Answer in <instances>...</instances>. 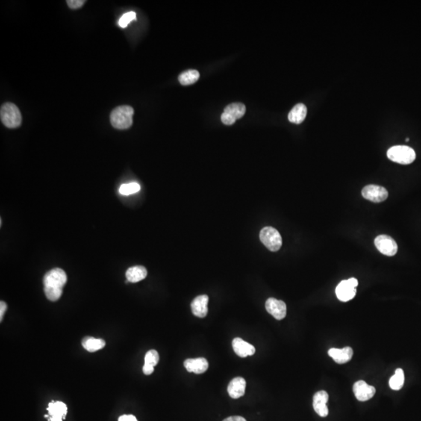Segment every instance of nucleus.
<instances>
[{
    "mask_svg": "<svg viewBox=\"0 0 421 421\" xmlns=\"http://www.w3.org/2000/svg\"><path fill=\"white\" fill-rule=\"evenodd\" d=\"M67 282V275L63 269H51L43 278L44 292L47 299L57 301L63 294V289Z\"/></svg>",
    "mask_w": 421,
    "mask_h": 421,
    "instance_id": "nucleus-1",
    "label": "nucleus"
},
{
    "mask_svg": "<svg viewBox=\"0 0 421 421\" xmlns=\"http://www.w3.org/2000/svg\"><path fill=\"white\" fill-rule=\"evenodd\" d=\"M134 113V109L130 106L116 107L110 115V122L114 128L127 130L132 126Z\"/></svg>",
    "mask_w": 421,
    "mask_h": 421,
    "instance_id": "nucleus-2",
    "label": "nucleus"
},
{
    "mask_svg": "<svg viewBox=\"0 0 421 421\" xmlns=\"http://www.w3.org/2000/svg\"><path fill=\"white\" fill-rule=\"evenodd\" d=\"M0 118L3 124L8 128H16L22 122V116L16 104L7 102L3 104L0 110Z\"/></svg>",
    "mask_w": 421,
    "mask_h": 421,
    "instance_id": "nucleus-3",
    "label": "nucleus"
},
{
    "mask_svg": "<svg viewBox=\"0 0 421 421\" xmlns=\"http://www.w3.org/2000/svg\"><path fill=\"white\" fill-rule=\"evenodd\" d=\"M387 156L391 161L402 165L411 164L416 159V153L410 147L397 145L388 150Z\"/></svg>",
    "mask_w": 421,
    "mask_h": 421,
    "instance_id": "nucleus-4",
    "label": "nucleus"
},
{
    "mask_svg": "<svg viewBox=\"0 0 421 421\" xmlns=\"http://www.w3.org/2000/svg\"><path fill=\"white\" fill-rule=\"evenodd\" d=\"M260 240L269 251H278L283 244V240L278 230L273 227H265L260 233Z\"/></svg>",
    "mask_w": 421,
    "mask_h": 421,
    "instance_id": "nucleus-5",
    "label": "nucleus"
},
{
    "mask_svg": "<svg viewBox=\"0 0 421 421\" xmlns=\"http://www.w3.org/2000/svg\"><path fill=\"white\" fill-rule=\"evenodd\" d=\"M358 281L357 278H351L341 282L336 289L338 299L343 302L351 301L357 294V286Z\"/></svg>",
    "mask_w": 421,
    "mask_h": 421,
    "instance_id": "nucleus-6",
    "label": "nucleus"
},
{
    "mask_svg": "<svg viewBox=\"0 0 421 421\" xmlns=\"http://www.w3.org/2000/svg\"><path fill=\"white\" fill-rule=\"evenodd\" d=\"M245 113L246 107L243 103H232L225 107L221 116V119L225 125H233L237 119L243 117Z\"/></svg>",
    "mask_w": 421,
    "mask_h": 421,
    "instance_id": "nucleus-7",
    "label": "nucleus"
},
{
    "mask_svg": "<svg viewBox=\"0 0 421 421\" xmlns=\"http://www.w3.org/2000/svg\"><path fill=\"white\" fill-rule=\"evenodd\" d=\"M375 244L377 249L384 255H396L398 251V245L396 242L388 235H380L375 240Z\"/></svg>",
    "mask_w": 421,
    "mask_h": 421,
    "instance_id": "nucleus-8",
    "label": "nucleus"
},
{
    "mask_svg": "<svg viewBox=\"0 0 421 421\" xmlns=\"http://www.w3.org/2000/svg\"><path fill=\"white\" fill-rule=\"evenodd\" d=\"M362 195L365 199L374 203H380L387 199L389 193L384 187L381 186L367 185L362 190Z\"/></svg>",
    "mask_w": 421,
    "mask_h": 421,
    "instance_id": "nucleus-9",
    "label": "nucleus"
},
{
    "mask_svg": "<svg viewBox=\"0 0 421 421\" xmlns=\"http://www.w3.org/2000/svg\"><path fill=\"white\" fill-rule=\"evenodd\" d=\"M48 414L45 415L48 421H63L67 414V407L60 401H51L47 408Z\"/></svg>",
    "mask_w": 421,
    "mask_h": 421,
    "instance_id": "nucleus-10",
    "label": "nucleus"
},
{
    "mask_svg": "<svg viewBox=\"0 0 421 421\" xmlns=\"http://www.w3.org/2000/svg\"><path fill=\"white\" fill-rule=\"evenodd\" d=\"M354 392L356 398L360 402H365L372 399L375 395L376 389L364 381H358L354 384Z\"/></svg>",
    "mask_w": 421,
    "mask_h": 421,
    "instance_id": "nucleus-11",
    "label": "nucleus"
},
{
    "mask_svg": "<svg viewBox=\"0 0 421 421\" xmlns=\"http://www.w3.org/2000/svg\"><path fill=\"white\" fill-rule=\"evenodd\" d=\"M267 311L277 320H283L286 316V304L275 298H269L266 303Z\"/></svg>",
    "mask_w": 421,
    "mask_h": 421,
    "instance_id": "nucleus-12",
    "label": "nucleus"
},
{
    "mask_svg": "<svg viewBox=\"0 0 421 421\" xmlns=\"http://www.w3.org/2000/svg\"><path fill=\"white\" fill-rule=\"evenodd\" d=\"M328 401V394L325 391H319L314 394L313 397V410L319 416L325 417L328 416V409L327 402Z\"/></svg>",
    "mask_w": 421,
    "mask_h": 421,
    "instance_id": "nucleus-13",
    "label": "nucleus"
},
{
    "mask_svg": "<svg viewBox=\"0 0 421 421\" xmlns=\"http://www.w3.org/2000/svg\"><path fill=\"white\" fill-rule=\"evenodd\" d=\"M246 385L247 383L244 378L241 377L233 378L227 388L230 397L233 399H239L242 397L245 394Z\"/></svg>",
    "mask_w": 421,
    "mask_h": 421,
    "instance_id": "nucleus-14",
    "label": "nucleus"
},
{
    "mask_svg": "<svg viewBox=\"0 0 421 421\" xmlns=\"http://www.w3.org/2000/svg\"><path fill=\"white\" fill-rule=\"evenodd\" d=\"M233 350L239 357H247L255 354V348L250 343L245 342L241 338H235L233 340Z\"/></svg>",
    "mask_w": 421,
    "mask_h": 421,
    "instance_id": "nucleus-15",
    "label": "nucleus"
},
{
    "mask_svg": "<svg viewBox=\"0 0 421 421\" xmlns=\"http://www.w3.org/2000/svg\"><path fill=\"white\" fill-rule=\"evenodd\" d=\"M184 366L188 372L199 375L203 374L207 370L208 368V362L205 358L199 357V358L187 359L184 361Z\"/></svg>",
    "mask_w": 421,
    "mask_h": 421,
    "instance_id": "nucleus-16",
    "label": "nucleus"
},
{
    "mask_svg": "<svg viewBox=\"0 0 421 421\" xmlns=\"http://www.w3.org/2000/svg\"><path fill=\"white\" fill-rule=\"evenodd\" d=\"M354 351L351 347H344L343 349L331 348L328 350V355L334 360L336 363L339 364L347 363L352 359Z\"/></svg>",
    "mask_w": 421,
    "mask_h": 421,
    "instance_id": "nucleus-17",
    "label": "nucleus"
},
{
    "mask_svg": "<svg viewBox=\"0 0 421 421\" xmlns=\"http://www.w3.org/2000/svg\"><path fill=\"white\" fill-rule=\"evenodd\" d=\"M208 296L207 295H201L197 296L191 303L192 312L198 318H205L207 314V304H208Z\"/></svg>",
    "mask_w": 421,
    "mask_h": 421,
    "instance_id": "nucleus-18",
    "label": "nucleus"
},
{
    "mask_svg": "<svg viewBox=\"0 0 421 421\" xmlns=\"http://www.w3.org/2000/svg\"><path fill=\"white\" fill-rule=\"evenodd\" d=\"M160 361V355L157 351L151 349L147 353L145 357V365L143 366V372L145 375H150L154 372V367Z\"/></svg>",
    "mask_w": 421,
    "mask_h": 421,
    "instance_id": "nucleus-19",
    "label": "nucleus"
},
{
    "mask_svg": "<svg viewBox=\"0 0 421 421\" xmlns=\"http://www.w3.org/2000/svg\"><path fill=\"white\" fill-rule=\"evenodd\" d=\"M307 110L305 104L302 103L296 104L291 111L289 112L288 119L293 124H300L304 122L307 116Z\"/></svg>",
    "mask_w": 421,
    "mask_h": 421,
    "instance_id": "nucleus-20",
    "label": "nucleus"
},
{
    "mask_svg": "<svg viewBox=\"0 0 421 421\" xmlns=\"http://www.w3.org/2000/svg\"><path fill=\"white\" fill-rule=\"evenodd\" d=\"M148 275V271L144 266H134L130 268L126 272L127 281L130 283H138L145 279Z\"/></svg>",
    "mask_w": 421,
    "mask_h": 421,
    "instance_id": "nucleus-21",
    "label": "nucleus"
},
{
    "mask_svg": "<svg viewBox=\"0 0 421 421\" xmlns=\"http://www.w3.org/2000/svg\"><path fill=\"white\" fill-rule=\"evenodd\" d=\"M82 346L89 352L94 353L103 349L106 346V342L101 339L86 336L83 339Z\"/></svg>",
    "mask_w": 421,
    "mask_h": 421,
    "instance_id": "nucleus-22",
    "label": "nucleus"
},
{
    "mask_svg": "<svg viewBox=\"0 0 421 421\" xmlns=\"http://www.w3.org/2000/svg\"><path fill=\"white\" fill-rule=\"evenodd\" d=\"M200 77V74L198 71L195 69H188L184 71L179 76L178 79L180 84L183 86L190 85L195 84L198 81Z\"/></svg>",
    "mask_w": 421,
    "mask_h": 421,
    "instance_id": "nucleus-23",
    "label": "nucleus"
},
{
    "mask_svg": "<svg viewBox=\"0 0 421 421\" xmlns=\"http://www.w3.org/2000/svg\"><path fill=\"white\" fill-rule=\"evenodd\" d=\"M405 381L404 371L401 368L396 369L395 375L389 380V386L392 390L398 391L402 389Z\"/></svg>",
    "mask_w": 421,
    "mask_h": 421,
    "instance_id": "nucleus-24",
    "label": "nucleus"
},
{
    "mask_svg": "<svg viewBox=\"0 0 421 421\" xmlns=\"http://www.w3.org/2000/svg\"><path fill=\"white\" fill-rule=\"evenodd\" d=\"M141 186L137 183H130L122 184L119 187V193L122 195H130L140 191Z\"/></svg>",
    "mask_w": 421,
    "mask_h": 421,
    "instance_id": "nucleus-25",
    "label": "nucleus"
},
{
    "mask_svg": "<svg viewBox=\"0 0 421 421\" xmlns=\"http://www.w3.org/2000/svg\"><path fill=\"white\" fill-rule=\"evenodd\" d=\"M133 20H136L135 12H129V13H125V14L121 16L119 21V25L120 26L121 28H125Z\"/></svg>",
    "mask_w": 421,
    "mask_h": 421,
    "instance_id": "nucleus-26",
    "label": "nucleus"
},
{
    "mask_svg": "<svg viewBox=\"0 0 421 421\" xmlns=\"http://www.w3.org/2000/svg\"><path fill=\"white\" fill-rule=\"evenodd\" d=\"M66 4L69 8L76 10V9L81 8L85 4V1L84 0H67Z\"/></svg>",
    "mask_w": 421,
    "mask_h": 421,
    "instance_id": "nucleus-27",
    "label": "nucleus"
},
{
    "mask_svg": "<svg viewBox=\"0 0 421 421\" xmlns=\"http://www.w3.org/2000/svg\"><path fill=\"white\" fill-rule=\"evenodd\" d=\"M7 309V305L4 301L0 302V321L2 322L4 319V314H5L6 310Z\"/></svg>",
    "mask_w": 421,
    "mask_h": 421,
    "instance_id": "nucleus-28",
    "label": "nucleus"
},
{
    "mask_svg": "<svg viewBox=\"0 0 421 421\" xmlns=\"http://www.w3.org/2000/svg\"><path fill=\"white\" fill-rule=\"evenodd\" d=\"M118 421H137V419L133 415H122V416H119Z\"/></svg>",
    "mask_w": 421,
    "mask_h": 421,
    "instance_id": "nucleus-29",
    "label": "nucleus"
},
{
    "mask_svg": "<svg viewBox=\"0 0 421 421\" xmlns=\"http://www.w3.org/2000/svg\"><path fill=\"white\" fill-rule=\"evenodd\" d=\"M223 421H247L244 418L242 417V416H230V417L226 418V419H224Z\"/></svg>",
    "mask_w": 421,
    "mask_h": 421,
    "instance_id": "nucleus-30",
    "label": "nucleus"
}]
</instances>
